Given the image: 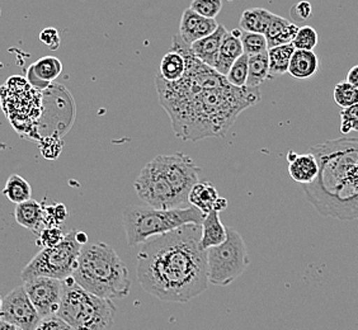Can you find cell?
I'll list each match as a JSON object with an SVG mask.
<instances>
[{
  "instance_id": "6da1fadb",
  "label": "cell",
  "mask_w": 358,
  "mask_h": 330,
  "mask_svg": "<svg viewBox=\"0 0 358 330\" xmlns=\"http://www.w3.org/2000/svg\"><path fill=\"white\" fill-rule=\"evenodd\" d=\"M172 48L186 56V74L178 82H166L158 74L155 85L177 138L193 143L222 138L243 110L261 102L259 87L231 85L227 76L193 55L180 36L173 37Z\"/></svg>"
},
{
  "instance_id": "7a4b0ae2",
  "label": "cell",
  "mask_w": 358,
  "mask_h": 330,
  "mask_svg": "<svg viewBox=\"0 0 358 330\" xmlns=\"http://www.w3.org/2000/svg\"><path fill=\"white\" fill-rule=\"evenodd\" d=\"M202 224H187L144 244L138 253V280L166 303H189L208 286L207 250L200 245Z\"/></svg>"
},
{
  "instance_id": "3957f363",
  "label": "cell",
  "mask_w": 358,
  "mask_h": 330,
  "mask_svg": "<svg viewBox=\"0 0 358 330\" xmlns=\"http://www.w3.org/2000/svg\"><path fill=\"white\" fill-rule=\"evenodd\" d=\"M319 174L303 185L308 201L324 217L358 220V138L329 140L311 146Z\"/></svg>"
},
{
  "instance_id": "277c9868",
  "label": "cell",
  "mask_w": 358,
  "mask_h": 330,
  "mask_svg": "<svg viewBox=\"0 0 358 330\" xmlns=\"http://www.w3.org/2000/svg\"><path fill=\"white\" fill-rule=\"evenodd\" d=\"M73 278L87 291L110 300L127 297L131 289L124 261L106 243L83 245Z\"/></svg>"
},
{
  "instance_id": "5b68a950",
  "label": "cell",
  "mask_w": 358,
  "mask_h": 330,
  "mask_svg": "<svg viewBox=\"0 0 358 330\" xmlns=\"http://www.w3.org/2000/svg\"><path fill=\"white\" fill-rule=\"evenodd\" d=\"M206 213L197 207L155 208L149 205L126 207L122 213L127 244L135 247L158 235L166 234L187 224H202Z\"/></svg>"
},
{
  "instance_id": "8992f818",
  "label": "cell",
  "mask_w": 358,
  "mask_h": 330,
  "mask_svg": "<svg viewBox=\"0 0 358 330\" xmlns=\"http://www.w3.org/2000/svg\"><path fill=\"white\" fill-rule=\"evenodd\" d=\"M62 283L64 292L57 317L74 330H112L117 313L112 300L87 291L73 277Z\"/></svg>"
},
{
  "instance_id": "52a82bcc",
  "label": "cell",
  "mask_w": 358,
  "mask_h": 330,
  "mask_svg": "<svg viewBox=\"0 0 358 330\" xmlns=\"http://www.w3.org/2000/svg\"><path fill=\"white\" fill-rule=\"evenodd\" d=\"M83 244L76 238V230L65 235V239L55 247L42 248L41 252L22 269V281L34 277H51L66 280L73 277Z\"/></svg>"
},
{
  "instance_id": "ba28073f",
  "label": "cell",
  "mask_w": 358,
  "mask_h": 330,
  "mask_svg": "<svg viewBox=\"0 0 358 330\" xmlns=\"http://www.w3.org/2000/svg\"><path fill=\"white\" fill-rule=\"evenodd\" d=\"M247 245L241 235L227 227V239L217 247L207 249L208 282L215 286H229L248 268Z\"/></svg>"
},
{
  "instance_id": "9c48e42d",
  "label": "cell",
  "mask_w": 358,
  "mask_h": 330,
  "mask_svg": "<svg viewBox=\"0 0 358 330\" xmlns=\"http://www.w3.org/2000/svg\"><path fill=\"white\" fill-rule=\"evenodd\" d=\"M140 200L155 208H178L183 207L178 194L168 182L163 168L157 158L152 159L141 169L134 183Z\"/></svg>"
},
{
  "instance_id": "30bf717a",
  "label": "cell",
  "mask_w": 358,
  "mask_h": 330,
  "mask_svg": "<svg viewBox=\"0 0 358 330\" xmlns=\"http://www.w3.org/2000/svg\"><path fill=\"white\" fill-rule=\"evenodd\" d=\"M157 159L163 168L168 182L178 194L183 205L189 203L188 196L196 183H199L201 169L183 152H174L171 155H158Z\"/></svg>"
},
{
  "instance_id": "8fae6325",
  "label": "cell",
  "mask_w": 358,
  "mask_h": 330,
  "mask_svg": "<svg viewBox=\"0 0 358 330\" xmlns=\"http://www.w3.org/2000/svg\"><path fill=\"white\" fill-rule=\"evenodd\" d=\"M1 320L15 324L24 330H35L42 317L31 301L24 285L17 286L1 299Z\"/></svg>"
},
{
  "instance_id": "7c38bea8",
  "label": "cell",
  "mask_w": 358,
  "mask_h": 330,
  "mask_svg": "<svg viewBox=\"0 0 358 330\" xmlns=\"http://www.w3.org/2000/svg\"><path fill=\"white\" fill-rule=\"evenodd\" d=\"M23 285L42 319L57 315L64 292L62 280L40 275L23 281Z\"/></svg>"
},
{
  "instance_id": "4fadbf2b",
  "label": "cell",
  "mask_w": 358,
  "mask_h": 330,
  "mask_svg": "<svg viewBox=\"0 0 358 330\" xmlns=\"http://www.w3.org/2000/svg\"><path fill=\"white\" fill-rule=\"evenodd\" d=\"M219 26L220 24L215 18H206L188 8L183 12L180 18L179 36L188 46H191L201 38L213 35Z\"/></svg>"
},
{
  "instance_id": "5bb4252c",
  "label": "cell",
  "mask_w": 358,
  "mask_h": 330,
  "mask_svg": "<svg viewBox=\"0 0 358 330\" xmlns=\"http://www.w3.org/2000/svg\"><path fill=\"white\" fill-rule=\"evenodd\" d=\"M62 71V64L57 57L45 56L28 68L27 80L35 89H45Z\"/></svg>"
},
{
  "instance_id": "9a60e30c",
  "label": "cell",
  "mask_w": 358,
  "mask_h": 330,
  "mask_svg": "<svg viewBox=\"0 0 358 330\" xmlns=\"http://www.w3.org/2000/svg\"><path fill=\"white\" fill-rule=\"evenodd\" d=\"M289 162V174L296 183L310 185L319 174V163L313 152H308L303 155H297L296 152L289 150L287 152Z\"/></svg>"
},
{
  "instance_id": "2e32d148",
  "label": "cell",
  "mask_w": 358,
  "mask_h": 330,
  "mask_svg": "<svg viewBox=\"0 0 358 330\" xmlns=\"http://www.w3.org/2000/svg\"><path fill=\"white\" fill-rule=\"evenodd\" d=\"M227 32L229 31H227L225 26L220 24L213 35L203 37L199 41L192 43L189 46L191 52L197 59H200L201 62H205L208 66L215 68L217 57H219V52H220L221 45H222L224 38L227 37Z\"/></svg>"
},
{
  "instance_id": "e0dca14e",
  "label": "cell",
  "mask_w": 358,
  "mask_h": 330,
  "mask_svg": "<svg viewBox=\"0 0 358 330\" xmlns=\"http://www.w3.org/2000/svg\"><path fill=\"white\" fill-rule=\"evenodd\" d=\"M241 32L243 29L238 28L233 32H227V37L224 38L221 45L220 52L215 69L220 73L221 76H227L229 70L234 65V62L244 54V48L241 42Z\"/></svg>"
},
{
  "instance_id": "ac0fdd59",
  "label": "cell",
  "mask_w": 358,
  "mask_h": 330,
  "mask_svg": "<svg viewBox=\"0 0 358 330\" xmlns=\"http://www.w3.org/2000/svg\"><path fill=\"white\" fill-rule=\"evenodd\" d=\"M14 219L21 227H26L37 234L46 227L45 206L32 199L23 203H18L14 210Z\"/></svg>"
},
{
  "instance_id": "d6986e66",
  "label": "cell",
  "mask_w": 358,
  "mask_h": 330,
  "mask_svg": "<svg viewBox=\"0 0 358 330\" xmlns=\"http://www.w3.org/2000/svg\"><path fill=\"white\" fill-rule=\"evenodd\" d=\"M227 239V227L220 220V213L213 210L205 215L202 221L200 245L202 249L217 247Z\"/></svg>"
},
{
  "instance_id": "ffe728a7",
  "label": "cell",
  "mask_w": 358,
  "mask_h": 330,
  "mask_svg": "<svg viewBox=\"0 0 358 330\" xmlns=\"http://www.w3.org/2000/svg\"><path fill=\"white\" fill-rule=\"evenodd\" d=\"M299 29H300V27L295 23L287 21L286 18L275 14L272 21L269 23L268 29L266 32V37H267V41H268V48L292 43V41L296 37Z\"/></svg>"
},
{
  "instance_id": "44dd1931",
  "label": "cell",
  "mask_w": 358,
  "mask_h": 330,
  "mask_svg": "<svg viewBox=\"0 0 358 330\" xmlns=\"http://www.w3.org/2000/svg\"><path fill=\"white\" fill-rule=\"evenodd\" d=\"M319 71V57L314 51L296 50L289 62V74L299 80L309 79Z\"/></svg>"
},
{
  "instance_id": "7402d4cb",
  "label": "cell",
  "mask_w": 358,
  "mask_h": 330,
  "mask_svg": "<svg viewBox=\"0 0 358 330\" xmlns=\"http://www.w3.org/2000/svg\"><path fill=\"white\" fill-rule=\"evenodd\" d=\"M186 56L182 51L172 48L160 62L159 76L166 82H178L186 74Z\"/></svg>"
},
{
  "instance_id": "603a6c76",
  "label": "cell",
  "mask_w": 358,
  "mask_h": 330,
  "mask_svg": "<svg viewBox=\"0 0 358 330\" xmlns=\"http://www.w3.org/2000/svg\"><path fill=\"white\" fill-rule=\"evenodd\" d=\"M219 192L210 182H199L193 186L188 202L192 206L197 207L203 213H208L215 208L216 201L219 200Z\"/></svg>"
},
{
  "instance_id": "cb8c5ba5",
  "label": "cell",
  "mask_w": 358,
  "mask_h": 330,
  "mask_svg": "<svg viewBox=\"0 0 358 330\" xmlns=\"http://www.w3.org/2000/svg\"><path fill=\"white\" fill-rule=\"evenodd\" d=\"M275 13L264 8H250L241 14L239 28L247 32L266 35Z\"/></svg>"
},
{
  "instance_id": "d4e9b609",
  "label": "cell",
  "mask_w": 358,
  "mask_h": 330,
  "mask_svg": "<svg viewBox=\"0 0 358 330\" xmlns=\"http://www.w3.org/2000/svg\"><path fill=\"white\" fill-rule=\"evenodd\" d=\"M295 51L296 48L292 43L268 48L269 74L272 78L289 73V62Z\"/></svg>"
},
{
  "instance_id": "484cf974",
  "label": "cell",
  "mask_w": 358,
  "mask_h": 330,
  "mask_svg": "<svg viewBox=\"0 0 358 330\" xmlns=\"http://www.w3.org/2000/svg\"><path fill=\"white\" fill-rule=\"evenodd\" d=\"M267 79H272L269 74L268 51L259 55L249 56V74L247 87H259Z\"/></svg>"
},
{
  "instance_id": "4316f807",
  "label": "cell",
  "mask_w": 358,
  "mask_h": 330,
  "mask_svg": "<svg viewBox=\"0 0 358 330\" xmlns=\"http://www.w3.org/2000/svg\"><path fill=\"white\" fill-rule=\"evenodd\" d=\"M4 196L8 200L13 202L15 205L23 203L26 201L31 200L32 197V188L26 179L18 175V174H12L7 179V183L4 187Z\"/></svg>"
},
{
  "instance_id": "83f0119b",
  "label": "cell",
  "mask_w": 358,
  "mask_h": 330,
  "mask_svg": "<svg viewBox=\"0 0 358 330\" xmlns=\"http://www.w3.org/2000/svg\"><path fill=\"white\" fill-rule=\"evenodd\" d=\"M241 38L244 48V54L248 56L259 55L268 51V41L266 35L243 31Z\"/></svg>"
},
{
  "instance_id": "f1b7e54d",
  "label": "cell",
  "mask_w": 358,
  "mask_h": 330,
  "mask_svg": "<svg viewBox=\"0 0 358 330\" xmlns=\"http://www.w3.org/2000/svg\"><path fill=\"white\" fill-rule=\"evenodd\" d=\"M333 96H334V102L341 108H348L353 104L358 103V89L347 80L338 82L334 87Z\"/></svg>"
},
{
  "instance_id": "f546056e",
  "label": "cell",
  "mask_w": 358,
  "mask_h": 330,
  "mask_svg": "<svg viewBox=\"0 0 358 330\" xmlns=\"http://www.w3.org/2000/svg\"><path fill=\"white\" fill-rule=\"evenodd\" d=\"M249 74V56L243 55L234 62L231 69L227 73V82L234 87H247Z\"/></svg>"
},
{
  "instance_id": "4dcf8cb0",
  "label": "cell",
  "mask_w": 358,
  "mask_h": 330,
  "mask_svg": "<svg viewBox=\"0 0 358 330\" xmlns=\"http://www.w3.org/2000/svg\"><path fill=\"white\" fill-rule=\"evenodd\" d=\"M292 45L296 50H306V51H314L317 45V32L310 26L300 27L297 32L295 40Z\"/></svg>"
},
{
  "instance_id": "1f68e13d",
  "label": "cell",
  "mask_w": 358,
  "mask_h": 330,
  "mask_svg": "<svg viewBox=\"0 0 358 330\" xmlns=\"http://www.w3.org/2000/svg\"><path fill=\"white\" fill-rule=\"evenodd\" d=\"M36 244L41 248L55 247L65 239V235L59 227H45L37 233Z\"/></svg>"
},
{
  "instance_id": "d6a6232c",
  "label": "cell",
  "mask_w": 358,
  "mask_h": 330,
  "mask_svg": "<svg viewBox=\"0 0 358 330\" xmlns=\"http://www.w3.org/2000/svg\"><path fill=\"white\" fill-rule=\"evenodd\" d=\"M191 9L206 18H216L222 9V0H193Z\"/></svg>"
},
{
  "instance_id": "836d02e7",
  "label": "cell",
  "mask_w": 358,
  "mask_h": 330,
  "mask_svg": "<svg viewBox=\"0 0 358 330\" xmlns=\"http://www.w3.org/2000/svg\"><path fill=\"white\" fill-rule=\"evenodd\" d=\"M69 216L66 207L62 203H56L52 206H45V225L46 227H59Z\"/></svg>"
},
{
  "instance_id": "e575fe53",
  "label": "cell",
  "mask_w": 358,
  "mask_h": 330,
  "mask_svg": "<svg viewBox=\"0 0 358 330\" xmlns=\"http://www.w3.org/2000/svg\"><path fill=\"white\" fill-rule=\"evenodd\" d=\"M352 131H358V103L341 112V132L347 135Z\"/></svg>"
},
{
  "instance_id": "d590c367",
  "label": "cell",
  "mask_w": 358,
  "mask_h": 330,
  "mask_svg": "<svg viewBox=\"0 0 358 330\" xmlns=\"http://www.w3.org/2000/svg\"><path fill=\"white\" fill-rule=\"evenodd\" d=\"M313 13V7L308 0H301L291 8V17L294 21H308Z\"/></svg>"
},
{
  "instance_id": "8d00e7d4",
  "label": "cell",
  "mask_w": 358,
  "mask_h": 330,
  "mask_svg": "<svg viewBox=\"0 0 358 330\" xmlns=\"http://www.w3.org/2000/svg\"><path fill=\"white\" fill-rule=\"evenodd\" d=\"M35 330H74L69 324L60 317H51L42 319Z\"/></svg>"
},
{
  "instance_id": "74e56055",
  "label": "cell",
  "mask_w": 358,
  "mask_h": 330,
  "mask_svg": "<svg viewBox=\"0 0 358 330\" xmlns=\"http://www.w3.org/2000/svg\"><path fill=\"white\" fill-rule=\"evenodd\" d=\"M40 41L51 50H57L60 48V36L56 28H45L40 34Z\"/></svg>"
},
{
  "instance_id": "f35d334b",
  "label": "cell",
  "mask_w": 358,
  "mask_h": 330,
  "mask_svg": "<svg viewBox=\"0 0 358 330\" xmlns=\"http://www.w3.org/2000/svg\"><path fill=\"white\" fill-rule=\"evenodd\" d=\"M345 80L348 82H351L352 85H355L358 89V65L350 69Z\"/></svg>"
},
{
  "instance_id": "ab89813d",
  "label": "cell",
  "mask_w": 358,
  "mask_h": 330,
  "mask_svg": "<svg viewBox=\"0 0 358 330\" xmlns=\"http://www.w3.org/2000/svg\"><path fill=\"white\" fill-rule=\"evenodd\" d=\"M0 330H24L22 329L21 327L15 325V324L9 323L6 320H1L0 322Z\"/></svg>"
},
{
  "instance_id": "60d3db41",
  "label": "cell",
  "mask_w": 358,
  "mask_h": 330,
  "mask_svg": "<svg viewBox=\"0 0 358 330\" xmlns=\"http://www.w3.org/2000/svg\"><path fill=\"white\" fill-rule=\"evenodd\" d=\"M227 207V199H224V197H219V200L216 201V203H215V208L216 211H224L225 208Z\"/></svg>"
},
{
  "instance_id": "b9f144b4",
  "label": "cell",
  "mask_w": 358,
  "mask_h": 330,
  "mask_svg": "<svg viewBox=\"0 0 358 330\" xmlns=\"http://www.w3.org/2000/svg\"><path fill=\"white\" fill-rule=\"evenodd\" d=\"M76 238H78V241H80L83 245H85L87 243H88V236L85 233H82V231H76Z\"/></svg>"
}]
</instances>
